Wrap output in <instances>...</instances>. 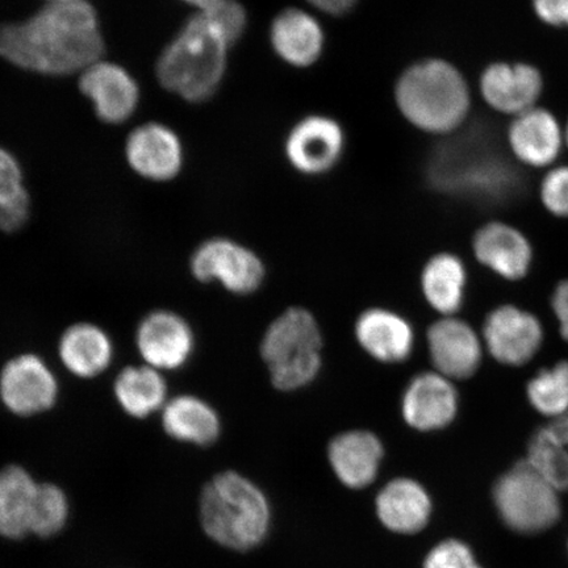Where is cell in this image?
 I'll return each instance as SVG.
<instances>
[{"instance_id": "obj_17", "label": "cell", "mask_w": 568, "mask_h": 568, "mask_svg": "<svg viewBox=\"0 0 568 568\" xmlns=\"http://www.w3.org/2000/svg\"><path fill=\"white\" fill-rule=\"evenodd\" d=\"M514 158L529 168H548L562 152L565 131L548 110L530 109L515 116L508 130Z\"/></svg>"}, {"instance_id": "obj_41", "label": "cell", "mask_w": 568, "mask_h": 568, "mask_svg": "<svg viewBox=\"0 0 568 568\" xmlns=\"http://www.w3.org/2000/svg\"><path fill=\"white\" fill-rule=\"evenodd\" d=\"M51 3H65V2H74V0H49Z\"/></svg>"}, {"instance_id": "obj_35", "label": "cell", "mask_w": 568, "mask_h": 568, "mask_svg": "<svg viewBox=\"0 0 568 568\" xmlns=\"http://www.w3.org/2000/svg\"><path fill=\"white\" fill-rule=\"evenodd\" d=\"M541 201L554 216L568 219V165L554 168L545 175Z\"/></svg>"}, {"instance_id": "obj_15", "label": "cell", "mask_w": 568, "mask_h": 568, "mask_svg": "<svg viewBox=\"0 0 568 568\" xmlns=\"http://www.w3.org/2000/svg\"><path fill=\"white\" fill-rule=\"evenodd\" d=\"M432 364L449 379H467L478 372L481 344L470 325L456 317L438 320L426 333Z\"/></svg>"}, {"instance_id": "obj_2", "label": "cell", "mask_w": 568, "mask_h": 568, "mask_svg": "<svg viewBox=\"0 0 568 568\" xmlns=\"http://www.w3.org/2000/svg\"><path fill=\"white\" fill-rule=\"evenodd\" d=\"M456 133L430 155L426 178L433 189L489 205L514 201L523 193L521 174L500 152L491 134L483 128Z\"/></svg>"}, {"instance_id": "obj_28", "label": "cell", "mask_w": 568, "mask_h": 568, "mask_svg": "<svg viewBox=\"0 0 568 568\" xmlns=\"http://www.w3.org/2000/svg\"><path fill=\"white\" fill-rule=\"evenodd\" d=\"M466 284V267L457 255L439 253L423 270V294L430 307L439 314L452 316L462 308Z\"/></svg>"}, {"instance_id": "obj_19", "label": "cell", "mask_w": 568, "mask_h": 568, "mask_svg": "<svg viewBox=\"0 0 568 568\" xmlns=\"http://www.w3.org/2000/svg\"><path fill=\"white\" fill-rule=\"evenodd\" d=\"M268 39L275 54L297 69L315 65L324 52L322 24L312 13L296 7L281 11L273 19Z\"/></svg>"}, {"instance_id": "obj_14", "label": "cell", "mask_w": 568, "mask_h": 568, "mask_svg": "<svg viewBox=\"0 0 568 568\" xmlns=\"http://www.w3.org/2000/svg\"><path fill=\"white\" fill-rule=\"evenodd\" d=\"M459 409L456 387L439 373H423L412 378L402 397L404 422L418 432L442 430Z\"/></svg>"}, {"instance_id": "obj_29", "label": "cell", "mask_w": 568, "mask_h": 568, "mask_svg": "<svg viewBox=\"0 0 568 568\" xmlns=\"http://www.w3.org/2000/svg\"><path fill=\"white\" fill-rule=\"evenodd\" d=\"M527 459L558 491H568V432L557 422L531 436Z\"/></svg>"}, {"instance_id": "obj_37", "label": "cell", "mask_w": 568, "mask_h": 568, "mask_svg": "<svg viewBox=\"0 0 568 568\" xmlns=\"http://www.w3.org/2000/svg\"><path fill=\"white\" fill-rule=\"evenodd\" d=\"M551 307L559 322L560 336L568 343V280L558 283L554 290Z\"/></svg>"}, {"instance_id": "obj_20", "label": "cell", "mask_w": 568, "mask_h": 568, "mask_svg": "<svg viewBox=\"0 0 568 568\" xmlns=\"http://www.w3.org/2000/svg\"><path fill=\"white\" fill-rule=\"evenodd\" d=\"M475 257L481 265L508 281H520L528 275L532 247L525 234L506 223L483 225L473 240Z\"/></svg>"}, {"instance_id": "obj_26", "label": "cell", "mask_w": 568, "mask_h": 568, "mask_svg": "<svg viewBox=\"0 0 568 568\" xmlns=\"http://www.w3.org/2000/svg\"><path fill=\"white\" fill-rule=\"evenodd\" d=\"M112 390L118 406L136 420L161 414L170 399L165 373L145 364L123 367Z\"/></svg>"}, {"instance_id": "obj_13", "label": "cell", "mask_w": 568, "mask_h": 568, "mask_svg": "<svg viewBox=\"0 0 568 568\" xmlns=\"http://www.w3.org/2000/svg\"><path fill=\"white\" fill-rule=\"evenodd\" d=\"M483 101L506 115L535 109L544 91L541 71L525 62H494L480 75Z\"/></svg>"}, {"instance_id": "obj_24", "label": "cell", "mask_w": 568, "mask_h": 568, "mask_svg": "<svg viewBox=\"0 0 568 568\" xmlns=\"http://www.w3.org/2000/svg\"><path fill=\"white\" fill-rule=\"evenodd\" d=\"M160 415L163 432L178 443L205 447L215 444L222 435L217 410L195 395L170 397Z\"/></svg>"}, {"instance_id": "obj_32", "label": "cell", "mask_w": 568, "mask_h": 568, "mask_svg": "<svg viewBox=\"0 0 568 568\" xmlns=\"http://www.w3.org/2000/svg\"><path fill=\"white\" fill-rule=\"evenodd\" d=\"M31 201L23 184L19 162L10 152L0 148V210Z\"/></svg>"}, {"instance_id": "obj_3", "label": "cell", "mask_w": 568, "mask_h": 568, "mask_svg": "<svg viewBox=\"0 0 568 568\" xmlns=\"http://www.w3.org/2000/svg\"><path fill=\"white\" fill-rule=\"evenodd\" d=\"M395 102L417 130L449 136L464 126L471 109V92L460 71L442 59L415 62L395 84Z\"/></svg>"}, {"instance_id": "obj_4", "label": "cell", "mask_w": 568, "mask_h": 568, "mask_svg": "<svg viewBox=\"0 0 568 568\" xmlns=\"http://www.w3.org/2000/svg\"><path fill=\"white\" fill-rule=\"evenodd\" d=\"M231 48L223 31L199 11L160 55L159 81L184 101H209L224 80Z\"/></svg>"}, {"instance_id": "obj_6", "label": "cell", "mask_w": 568, "mask_h": 568, "mask_svg": "<svg viewBox=\"0 0 568 568\" xmlns=\"http://www.w3.org/2000/svg\"><path fill=\"white\" fill-rule=\"evenodd\" d=\"M323 336L314 315L288 308L268 325L261 343L270 379L281 390L308 386L322 371Z\"/></svg>"}, {"instance_id": "obj_34", "label": "cell", "mask_w": 568, "mask_h": 568, "mask_svg": "<svg viewBox=\"0 0 568 568\" xmlns=\"http://www.w3.org/2000/svg\"><path fill=\"white\" fill-rule=\"evenodd\" d=\"M424 568H481V566L466 544L458 539H447L428 554Z\"/></svg>"}, {"instance_id": "obj_30", "label": "cell", "mask_w": 568, "mask_h": 568, "mask_svg": "<svg viewBox=\"0 0 568 568\" xmlns=\"http://www.w3.org/2000/svg\"><path fill=\"white\" fill-rule=\"evenodd\" d=\"M528 400L538 414L559 418L568 414V361L544 368L529 381Z\"/></svg>"}, {"instance_id": "obj_27", "label": "cell", "mask_w": 568, "mask_h": 568, "mask_svg": "<svg viewBox=\"0 0 568 568\" xmlns=\"http://www.w3.org/2000/svg\"><path fill=\"white\" fill-rule=\"evenodd\" d=\"M39 485L23 466L0 468V537L19 541L30 535Z\"/></svg>"}, {"instance_id": "obj_25", "label": "cell", "mask_w": 568, "mask_h": 568, "mask_svg": "<svg viewBox=\"0 0 568 568\" xmlns=\"http://www.w3.org/2000/svg\"><path fill=\"white\" fill-rule=\"evenodd\" d=\"M376 514L390 531L414 535L428 524L432 500L416 480L399 478L387 483L376 496Z\"/></svg>"}, {"instance_id": "obj_8", "label": "cell", "mask_w": 568, "mask_h": 568, "mask_svg": "<svg viewBox=\"0 0 568 568\" xmlns=\"http://www.w3.org/2000/svg\"><path fill=\"white\" fill-rule=\"evenodd\" d=\"M190 272L201 283L217 282L236 295L261 287L265 266L251 248L231 239L215 237L199 245L190 258Z\"/></svg>"}, {"instance_id": "obj_33", "label": "cell", "mask_w": 568, "mask_h": 568, "mask_svg": "<svg viewBox=\"0 0 568 568\" xmlns=\"http://www.w3.org/2000/svg\"><path fill=\"white\" fill-rule=\"evenodd\" d=\"M201 12H204L223 31L232 47L243 38L247 16L243 4L237 0H219L209 10Z\"/></svg>"}, {"instance_id": "obj_40", "label": "cell", "mask_w": 568, "mask_h": 568, "mask_svg": "<svg viewBox=\"0 0 568 568\" xmlns=\"http://www.w3.org/2000/svg\"><path fill=\"white\" fill-rule=\"evenodd\" d=\"M565 430L568 432V414L562 417L557 418L556 420Z\"/></svg>"}, {"instance_id": "obj_22", "label": "cell", "mask_w": 568, "mask_h": 568, "mask_svg": "<svg viewBox=\"0 0 568 568\" xmlns=\"http://www.w3.org/2000/svg\"><path fill=\"white\" fill-rule=\"evenodd\" d=\"M355 337L371 357L383 364H400L415 346V332L407 318L385 308H371L355 323Z\"/></svg>"}, {"instance_id": "obj_42", "label": "cell", "mask_w": 568, "mask_h": 568, "mask_svg": "<svg viewBox=\"0 0 568 568\" xmlns=\"http://www.w3.org/2000/svg\"><path fill=\"white\" fill-rule=\"evenodd\" d=\"M565 142H566V144L568 146V122H567L566 128H565Z\"/></svg>"}, {"instance_id": "obj_7", "label": "cell", "mask_w": 568, "mask_h": 568, "mask_svg": "<svg viewBox=\"0 0 568 568\" xmlns=\"http://www.w3.org/2000/svg\"><path fill=\"white\" fill-rule=\"evenodd\" d=\"M494 501L504 524L523 535L548 530L560 517L558 489L528 459L496 480Z\"/></svg>"}, {"instance_id": "obj_38", "label": "cell", "mask_w": 568, "mask_h": 568, "mask_svg": "<svg viewBox=\"0 0 568 568\" xmlns=\"http://www.w3.org/2000/svg\"><path fill=\"white\" fill-rule=\"evenodd\" d=\"M314 9L331 17H344L355 9L359 0H307Z\"/></svg>"}, {"instance_id": "obj_11", "label": "cell", "mask_w": 568, "mask_h": 568, "mask_svg": "<svg viewBox=\"0 0 568 568\" xmlns=\"http://www.w3.org/2000/svg\"><path fill=\"white\" fill-rule=\"evenodd\" d=\"M346 138L343 125L326 115H308L291 128L284 153L290 165L303 175L332 172L343 159Z\"/></svg>"}, {"instance_id": "obj_5", "label": "cell", "mask_w": 568, "mask_h": 568, "mask_svg": "<svg viewBox=\"0 0 568 568\" xmlns=\"http://www.w3.org/2000/svg\"><path fill=\"white\" fill-rule=\"evenodd\" d=\"M199 517L213 542L246 551L264 541L270 527V506L265 494L253 481L236 471H225L203 487Z\"/></svg>"}, {"instance_id": "obj_10", "label": "cell", "mask_w": 568, "mask_h": 568, "mask_svg": "<svg viewBox=\"0 0 568 568\" xmlns=\"http://www.w3.org/2000/svg\"><path fill=\"white\" fill-rule=\"evenodd\" d=\"M142 364L162 373L181 371L195 352V333L186 318L154 310L141 318L134 335Z\"/></svg>"}, {"instance_id": "obj_12", "label": "cell", "mask_w": 568, "mask_h": 568, "mask_svg": "<svg viewBox=\"0 0 568 568\" xmlns=\"http://www.w3.org/2000/svg\"><path fill=\"white\" fill-rule=\"evenodd\" d=\"M483 337L489 354L506 366H524L535 358L544 341L542 324L530 312L501 305L486 317Z\"/></svg>"}, {"instance_id": "obj_31", "label": "cell", "mask_w": 568, "mask_h": 568, "mask_svg": "<svg viewBox=\"0 0 568 568\" xmlns=\"http://www.w3.org/2000/svg\"><path fill=\"white\" fill-rule=\"evenodd\" d=\"M70 516L68 495L54 483H40L36 495L30 535L39 538H51L67 527Z\"/></svg>"}, {"instance_id": "obj_9", "label": "cell", "mask_w": 568, "mask_h": 568, "mask_svg": "<svg viewBox=\"0 0 568 568\" xmlns=\"http://www.w3.org/2000/svg\"><path fill=\"white\" fill-rule=\"evenodd\" d=\"M59 396V378L38 354H19L7 361L0 372V400L12 415L45 414L55 406Z\"/></svg>"}, {"instance_id": "obj_23", "label": "cell", "mask_w": 568, "mask_h": 568, "mask_svg": "<svg viewBox=\"0 0 568 568\" xmlns=\"http://www.w3.org/2000/svg\"><path fill=\"white\" fill-rule=\"evenodd\" d=\"M385 447L374 433L349 430L333 438L328 458L333 471L344 486L361 489L371 486L378 475Z\"/></svg>"}, {"instance_id": "obj_39", "label": "cell", "mask_w": 568, "mask_h": 568, "mask_svg": "<svg viewBox=\"0 0 568 568\" xmlns=\"http://www.w3.org/2000/svg\"><path fill=\"white\" fill-rule=\"evenodd\" d=\"M182 2L196 7L199 11L209 10L219 0H182Z\"/></svg>"}, {"instance_id": "obj_16", "label": "cell", "mask_w": 568, "mask_h": 568, "mask_svg": "<svg viewBox=\"0 0 568 568\" xmlns=\"http://www.w3.org/2000/svg\"><path fill=\"white\" fill-rule=\"evenodd\" d=\"M80 89L104 123L120 124L133 115L139 104V87L122 67L98 61L82 71Z\"/></svg>"}, {"instance_id": "obj_1", "label": "cell", "mask_w": 568, "mask_h": 568, "mask_svg": "<svg viewBox=\"0 0 568 568\" xmlns=\"http://www.w3.org/2000/svg\"><path fill=\"white\" fill-rule=\"evenodd\" d=\"M104 41L94 7L49 3L23 23L0 27V55L24 70L69 75L101 61Z\"/></svg>"}, {"instance_id": "obj_18", "label": "cell", "mask_w": 568, "mask_h": 568, "mask_svg": "<svg viewBox=\"0 0 568 568\" xmlns=\"http://www.w3.org/2000/svg\"><path fill=\"white\" fill-rule=\"evenodd\" d=\"M125 153L134 172L146 180L172 181L182 169L180 139L170 128L159 123L134 130L126 140Z\"/></svg>"}, {"instance_id": "obj_36", "label": "cell", "mask_w": 568, "mask_h": 568, "mask_svg": "<svg viewBox=\"0 0 568 568\" xmlns=\"http://www.w3.org/2000/svg\"><path fill=\"white\" fill-rule=\"evenodd\" d=\"M532 10L542 23L568 28V0H531Z\"/></svg>"}, {"instance_id": "obj_21", "label": "cell", "mask_w": 568, "mask_h": 568, "mask_svg": "<svg viewBox=\"0 0 568 568\" xmlns=\"http://www.w3.org/2000/svg\"><path fill=\"white\" fill-rule=\"evenodd\" d=\"M57 355L70 375L80 379H95L112 365L115 345L102 326L81 322L63 331L57 344Z\"/></svg>"}]
</instances>
